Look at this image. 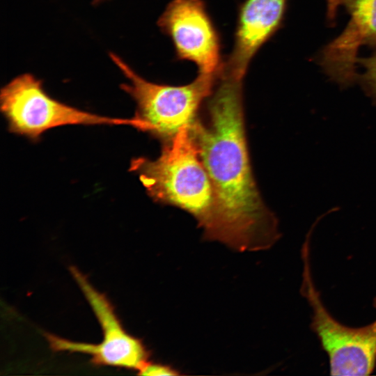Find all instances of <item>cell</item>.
<instances>
[{"mask_svg":"<svg viewBox=\"0 0 376 376\" xmlns=\"http://www.w3.org/2000/svg\"><path fill=\"white\" fill-rule=\"evenodd\" d=\"M287 0H245L240 6L233 49L220 76L243 79L262 46L282 24Z\"/></svg>","mask_w":376,"mask_h":376,"instance_id":"obj_8","label":"cell"},{"mask_svg":"<svg viewBox=\"0 0 376 376\" xmlns=\"http://www.w3.org/2000/svg\"><path fill=\"white\" fill-rule=\"evenodd\" d=\"M137 374L140 375L150 376H172L182 374L171 365L152 362L150 360L137 370Z\"/></svg>","mask_w":376,"mask_h":376,"instance_id":"obj_11","label":"cell"},{"mask_svg":"<svg viewBox=\"0 0 376 376\" xmlns=\"http://www.w3.org/2000/svg\"><path fill=\"white\" fill-rule=\"evenodd\" d=\"M243 79L220 77L189 132L212 185L215 225L210 241L237 251L266 250L281 237L251 170L245 134Z\"/></svg>","mask_w":376,"mask_h":376,"instance_id":"obj_1","label":"cell"},{"mask_svg":"<svg viewBox=\"0 0 376 376\" xmlns=\"http://www.w3.org/2000/svg\"><path fill=\"white\" fill-rule=\"evenodd\" d=\"M357 63L364 69L362 74H358L357 79L376 105V52L369 57L358 58Z\"/></svg>","mask_w":376,"mask_h":376,"instance_id":"obj_10","label":"cell"},{"mask_svg":"<svg viewBox=\"0 0 376 376\" xmlns=\"http://www.w3.org/2000/svg\"><path fill=\"white\" fill-rule=\"evenodd\" d=\"M350 19L341 34L323 49L320 63L325 72L341 86L357 79V52L363 45L376 47V0H343Z\"/></svg>","mask_w":376,"mask_h":376,"instance_id":"obj_9","label":"cell"},{"mask_svg":"<svg viewBox=\"0 0 376 376\" xmlns=\"http://www.w3.org/2000/svg\"><path fill=\"white\" fill-rule=\"evenodd\" d=\"M69 270L90 304L103 334L99 344L75 342L45 332L54 352H80L91 356L95 366H110L139 370L149 361L150 353L143 341L123 327L107 296L95 289L77 267Z\"/></svg>","mask_w":376,"mask_h":376,"instance_id":"obj_6","label":"cell"},{"mask_svg":"<svg viewBox=\"0 0 376 376\" xmlns=\"http://www.w3.org/2000/svg\"><path fill=\"white\" fill-rule=\"evenodd\" d=\"M103 1V0H94V1H95V3L100 2V1Z\"/></svg>","mask_w":376,"mask_h":376,"instance_id":"obj_12","label":"cell"},{"mask_svg":"<svg viewBox=\"0 0 376 376\" xmlns=\"http://www.w3.org/2000/svg\"><path fill=\"white\" fill-rule=\"evenodd\" d=\"M113 62L128 83L121 88L136 104L134 117L141 131L162 140H171L181 128L189 125L212 93L219 76L198 73L191 83L173 86L149 81L137 74L120 56L111 53Z\"/></svg>","mask_w":376,"mask_h":376,"instance_id":"obj_3","label":"cell"},{"mask_svg":"<svg viewBox=\"0 0 376 376\" xmlns=\"http://www.w3.org/2000/svg\"><path fill=\"white\" fill-rule=\"evenodd\" d=\"M183 127L164 142L155 159H132L135 173L155 201L182 209L194 217L210 240L215 225V199L212 185L189 132Z\"/></svg>","mask_w":376,"mask_h":376,"instance_id":"obj_2","label":"cell"},{"mask_svg":"<svg viewBox=\"0 0 376 376\" xmlns=\"http://www.w3.org/2000/svg\"><path fill=\"white\" fill-rule=\"evenodd\" d=\"M301 295L311 311L310 327L329 359L331 375H368L376 366V319L358 327L342 324L325 307L312 276L310 242L301 247ZM376 308V297L373 299Z\"/></svg>","mask_w":376,"mask_h":376,"instance_id":"obj_4","label":"cell"},{"mask_svg":"<svg viewBox=\"0 0 376 376\" xmlns=\"http://www.w3.org/2000/svg\"><path fill=\"white\" fill-rule=\"evenodd\" d=\"M0 104L9 131L33 141L49 130L66 125H129L138 130L141 125L135 117L100 116L58 101L46 93L40 80L29 73L1 88Z\"/></svg>","mask_w":376,"mask_h":376,"instance_id":"obj_5","label":"cell"},{"mask_svg":"<svg viewBox=\"0 0 376 376\" xmlns=\"http://www.w3.org/2000/svg\"><path fill=\"white\" fill-rule=\"evenodd\" d=\"M157 25L171 38L177 59L193 62L198 73L220 76V37L203 0H171Z\"/></svg>","mask_w":376,"mask_h":376,"instance_id":"obj_7","label":"cell"}]
</instances>
